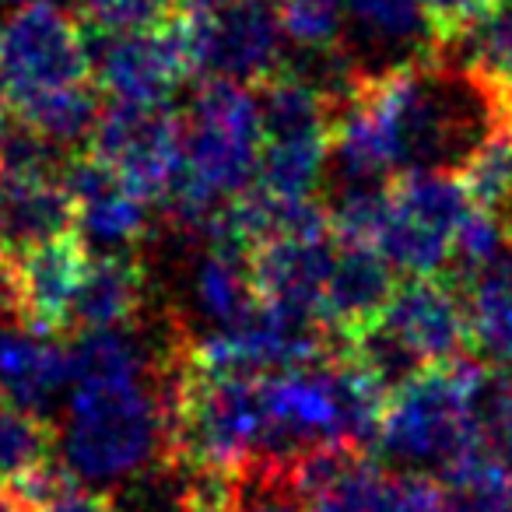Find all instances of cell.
<instances>
[{
  "label": "cell",
  "instance_id": "cell-1",
  "mask_svg": "<svg viewBox=\"0 0 512 512\" xmlns=\"http://www.w3.org/2000/svg\"><path fill=\"white\" fill-rule=\"evenodd\" d=\"M183 165L172 183L169 218L186 235L207 239L221 207L256 183L260 102L246 85L207 81L183 116Z\"/></svg>",
  "mask_w": 512,
  "mask_h": 512
},
{
  "label": "cell",
  "instance_id": "cell-2",
  "mask_svg": "<svg viewBox=\"0 0 512 512\" xmlns=\"http://www.w3.org/2000/svg\"><path fill=\"white\" fill-rule=\"evenodd\" d=\"M484 372L488 365L456 358L393 390L376 432L379 453L411 474H446L467 453L491 446L477 418Z\"/></svg>",
  "mask_w": 512,
  "mask_h": 512
},
{
  "label": "cell",
  "instance_id": "cell-3",
  "mask_svg": "<svg viewBox=\"0 0 512 512\" xmlns=\"http://www.w3.org/2000/svg\"><path fill=\"white\" fill-rule=\"evenodd\" d=\"M260 92V169L256 186L278 200H313L330 162L334 106L299 71H278Z\"/></svg>",
  "mask_w": 512,
  "mask_h": 512
},
{
  "label": "cell",
  "instance_id": "cell-4",
  "mask_svg": "<svg viewBox=\"0 0 512 512\" xmlns=\"http://www.w3.org/2000/svg\"><path fill=\"white\" fill-rule=\"evenodd\" d=\"M474 207L456 172H400L386 186V211L372 246L390 260L393 271L439 274L453 260L460 221Z\"/></svg>",
  "mask_w": 512,
  "mask_h": 512
},
{
  "label": "cell",
  "instance_id": "cell-5",
  "mask_svg": "<svg viewBox=\"0 0 512 512\" xmlns=\"http://www.w3.org/2000/svg\"><path fill=\"white\" fill-rule=\"evenodd\" d=\"M193 74L232 85H264L285 71V25L271 0L179 8Z\"/></svg>",
  "mask_w": 512,
  "mask_h": 512
},
{
  "label": "cell",
  "instance_id": "cell-6",
  "mask_svg": "<svg viewBox=\"0 0 512 512\" xmlns=\"http://www.w3.org/2000/svg\"><path fill=\"white\" fill-rule=\"evenodd\" d=\"M92 71V46L78 22L57 4H29L0 25V78L11 106L81 85Z\"/></svg>",
  "mask_w": 512,
  "mask_h": 512
},
{
  "label": "cell",
  "instance_id": "cell-7",
  "mask_svg": "<svg viewBox=\"0 0 512 512\" xmlns=\"http://www.w3.org/2000/svg\"><path fill=\"white\" fill-rule=\"evenodd\" d=\"M88 144V155L155 204L169 197L183 165V120L165 102H113L99 113Z\"/></svg>",
  "mask_w": 512,
  "mask_h": 512
},
{
  "label": "cell",
  "instance_id": "cell-8",
  "mask_svg": "<svg viewBox=\"0 0 512 512\" xmlns=\"http://www.w3.org/2000/svg\"><path fill=\"white\" fill-rule=\"evenodd\" d=\"M334 256H337V235L327 221V211L313 207L299 225L285 228V232L256 242L249 249L256 295L267 306L306 316V320H316L323 327L320 309H323V292H327Z\"/></svg>",
  "mask_w": 512,
  "mask_h": 512
},
{
  "label": "cell",
  "instance_id": "cell-9",
  "mask_svg": "<svg viewBox=\"0 0 512 512\" xmlns=\"http://www.w3.org/2000/svg\"><path fill=\"white\" fill-rule=\"evenodd\" d=\"M179 8L165 22L148 25V29L99 36L92 71L99 74L102 92L113 95V102L158 106V102H169V95L183 85L186 74H193Z\"/></svg>",
  "mask_w": 512,
  "mask_h": 512
},
{
  "label": "cell",
  "instance_id": "cell-10",
  "mask_svg": "<svg viewBox=\"0 0 512 512\" xmlns=\"http://www.w3.org/2000/svg\"><path fill=\"white\" fill-rule=\"evenodd\" d=\"M85 267L88 246L74 232L39 242L22 253H8V271H4L8 313L22 316L29 327L43 330V334L67 330Z\"/></svg>",
  "mask_w": 512,
  "mask_h": 512
},
{
  "label": "cell",
  "instance_id": "cell-11",
  "mask_svg": "<svg viewBox=\"0 0 512 512\" xmlns=\"http://www.w3.org/2000/svg\"><path fill=\"white\" fill-rule=\"evenodd\" d=\"M379 323L418 358L421 369L456 362L470 344L467 299L439 274H414L393 288Z\"/></svg>",
  "mask_w": 512,
  "mask_h": 512
},
{
  "label": "cell",
  "instance_id": "cell-12",
  "mask_svg": "<svg viewBox=\"0 0 512 512\" xmlns=\"http://www.w3.org/2000/svg\"><path fill=\"white\" fill-rule=\"evenodd\" d=\"M344 22H351L355 43L341 50L362 74H386L435 53L439 25L425 0H344Z\"/></svg>",
  "mask_w": 512,
  "mask_h": 512
},
{
  "label": "cell",
  "instance_id": "cell-13",
  "mask_svg": "<svg viewBox=\"0 0 512 512\" xmlns=\"http://www.w3.org/2000/svg\"><path fill=\"white\" fill-rule=\"evenodd\" d=\"M64 183L74 200V228L99 253H130L148 232V204L95 155L67 162Z\"/></svg>",
  "mask_w": 512,
  "mask_h": 512
},
{
  "label": "cell",
  "instance_id": "cell-14",
  "mask_svg": "<svg viewBox=\"0 0 512 512\" xmlns=\"http://www.w3.org/2000/svg\"><path fill=\"white\" fill-rule=\"evenodd\" d=\"M74 232V200L64 172L0 169V249L22 253Z\"/></svg>",
  "mask_w": 512,
  "mask_h": 512
},
{
  "label": "cell",
  "instance_id": "cell-15",
  "mask_svg": "<svg viewBox=\"0 0 512 512\" xmlns=\"http://www.w3.org/2000/svg\"><path fill=\"white\" fill-rule=\"evenodd\" d=\"M393 267L376 246L337 239V256L323 292L320 320L334 337H351L355 330L379 320L393 295Z\"/></svg>",
  "mask_w": 512,
  "mask_h": 512
},
{
  "label": "cell",
  "instance_id": "cell-16",
  "mask_svg": "<svg viewBox=\"0 0 512 512\" xmlns=\"http://www.w3.org/2000/svg\"><path fill=\"white\" fill-rule=\"evenodd\" d=\"M71 386V351H64L53 334L18 323H0V393L25 411L46 414L60 404Z\"/></svg>",
  "mask_w": 512,
  "mask_h": 512
},
{
  "label": "cell",
  "instance_id": "cell-17",
  "mask_svg": "<svg viewBox=\"0 0 512 512\" xmlns=\"http://www.w3.org/2000/svg\"><path fill=\"white\" fill-rule=\"evenodd\" d=\"M309 512H442V484L428 474H383L365 456L323 484Z\"/></svg>",
  "mask_w": 512,
  "mask_h": 512
},
{
  "label": "cell",
  "instance_id": "cell-18",
  "mask_svg": "<svg viewBox=\"0 0 512 512\" xmlns=\"http://www.w3.org/2000/svg\"><path fill=\"white\" fill-rule=\"evenodd\" d=\"M260 306L256 295L249 249L207 239V249L197 256L190 271V309L207 330L239 323Z\"/></svg>",
  "mask_w": 512,
  "mask_h": 512
},
{
  "label": "cell",
  "instance_id": "cell-19",
  "mask_svg": "<svg viewBox=\"0 0 512 512\" xmlns=\"http://www.w3.org/2000/svg\"><path fill=\"white\" fill-rule=\"evenodd\" d=\"M435 53L442 60L495 85L512 81V0H477L467 15L439 32Z\"/></svg>",
  "mask_w": 512,
  "mask_h": 512
},
{
  "label": "cell",
  "instance_id": "cell-20",
  "mask_svg": "<svg viewBox=\"0 0 512 512\" xmlns=\"http://www.w3.org/2000/svg\"><path fill=\"white\" fill-rule=\"evenodd\" d=\"M144 285V267L130 260V253H102L99 260H88L74 295L71 327L81 334L127 327L144 309Z\"/></svg>",
  "mask_w": 512,
  "mask_h": 512
},
{
  "label": "cell",
  "instance_id": "cell-21",
  "mask_svg": "<svg viewBox=\"0 0 512 512\" xmlns=\"http://www.w3.org/2000/svg\"><path fill=\"white\" fill-rule=\"evenodd\" d=\"M470 344L498 369H512V256L467 281Z\"/></svg>",
  "mask_w": 512,
  "mask_h": 512
},
{
  "label": "cell",
  "instance_id": "cell-22",
  "mask_svg": "<svg viewBox=\"0 0 512 512\" xmlns=\"http://www.w3.org/2000/svg\"><path fill=\"white\" fill-rule=\"evenodd\" d=\"M442 512H512V456L481 446L442 474Z\"/></svg>",
  "mask_w": 512,
  "mask_h": 512
},
{
  "label": "cell",
  "instance_id": "cell-23",
  "mask_svg": "<svg viewBox=\"0 0 512 512\" xmlns=\"http://www.w3.org/2000/svg\"><path fill=\"white\" fill-rule=\"evenodd\" d=\"M15 113L18 123L29 127L32 134H39L43 141L57 144V148H74V144L92 137L102 106L95 88H88V81H81V85H67L50 95H39V99L18 106Z\"/></svg>",
  "mask_w": 512,
  "mask_h": 512
},
{
  "label": "cell",
  "instance_id": "cell-24",
  "mask_svg": "<svg viewBox=\"0 0 512 512\" xmlns=\"http://www.w3.org/2000/svg\"><path fill=\"white\" fill-rule=\"evenodd\" d=\"M53 435L46 418L18 407L0 393V481H25L50 463Z\"/></svg>",
  "mask_w": 512,
  "mask_h": 512
},
{
  "label": "cell",
  "instance_id": "cell-25",
  "mask_svg": "<svg viewBox=\"0 0 512 512\" xmlns=\"http://www.w3.org/2000/svg\"><path fill=\"white\" fill-rule=\"evenodd\" d=\"M278 15L302 50H327L344 39V0H281Z\"/></svg>",
  "mask_w": 512,
  "mask_h": 512
},
{
  "label": "cell",
  "instance_id": "cell-26",
  "mask_svg": "<svg viewBox=\"0 0 512 512\" xmlns=\"http://www.w3.org/2000/svg\"><path fill=\"white\" fill-rule=\"evenodd\" d=\"M183 0H81L85 22L99 36H116V32H134L158 25L179 8Z\"/></svg>",
  "mask_w": 512,
  "mask_h": 512
},
{
  "label": "cell",
  "instance_id": "cell-27",
  "mask_svg": "<svg viewBox=\"0 0 512 512\" xmlns=\"http://www.w3.org/2000/svg\"><path fill=\"white\" fill-rule=\"evenodd\" d=\"M32 512H113L109 509V495H95L92 488L78 484L74 477H67L60 488H53L43 502H36Z\"/></svg>",
  "mask_w": 512,
  "mask_h": 512
},
{
  "label": "cell",
  "instance_id": "cell-28",
  "mask_svg": "<svg viewBox=\"0 0 512 512\" xmlns=\"http://www.w3.org/2000/svg\"><path fill=\"white\" fill-rule=\"evenodd\" d=\"M32 498L22 491V484L15 481H0V512H32Z\"/></svg>",
  "mask_w": 512,
  "mask_h": 512
},
{
  "label": "cell",
  "instance_id": "cell-29",
  "mask_svg": "<svg viewBox=\"0 0 512 512\" xmlns=\"http://www.w3.org/2000/svg\"><path fill=\"white\" fill-rule=\"evenodd\" d=\"M4 271H8V253L0 249V313H8V299H4Z\"/></svg>",
  "mask_w": 512,
  "mask_h": 512
},
{
  "label": "cell",
  "instance_id": "cell-30",
  "mask_svg": "<svg viewBox=\"0 0 512 512\" xmlns=\"http://www.w3.org/2000/svg\"><path fill=\"white\" fill-rule=\"evenodd\" d=\"M218 4H228V0H183V8H218Z\"/></svg>",
  "mask_w": 512,
  "mask_h": 512
},
{
  "label": "cell",
  "instance_id": "cell-31",
  "mask_svg": "<svg viewBox=\"0 0 512 512\" xmlns=\"http://www.w3.org/2000/svg\"><path fill=\"white\" fill-rule=\"evenodd\" d=\"M11 8H29V4H57V0H4Z\"/></svg>",
  "mask_w": 512,
  "mask_h": 512
},
{
  "label": "cell",
  "instance_id": "cell-32",
  "mask_svg": "<svg viewBox=\"0 0 512 512\" xmlns=\"http://www.w3.org/2000/svg\"><path fill=\"white\" fill-rule=\"evenodd\" d=\"M4 106H8V92H4V78H0V127H4Z\"/></svg>",
  "mask_w": 512,
  "mask_h": 512
},
{
  "label": "cell",
  "instance_id": "cell-33",
  "mask_svg": "<svg viewBox=\"0 0 512 512\" xmlns=\"http://www.w3.org/2000/svg\"><path fill=\"white\" fill-rule=\"evenodd\" d=\"M505 95H509V109H512V81L505 85Z\"/></svg>",
  "mask_w": 512,
  "mask_h": 512
},
{
  "label": "cell",
  "instance_id": "cell-34",
  "mask_svg": "<svg viewBox=\"0 0 512 512\" xmlns=\"http://www.w3.org/2000/svg\"><path fill=\"white\" fill-rule=\"evenodd\" d=\"M278 4H281V0H278Z\"/></svg>",
  "mask_w": 512,
  "mask_h": 512
}]
</instances>
